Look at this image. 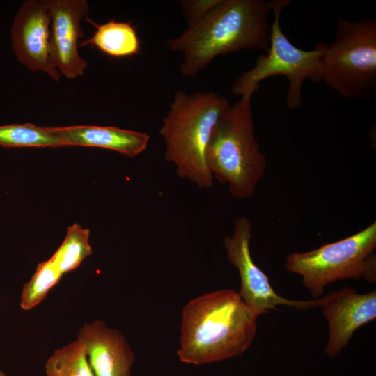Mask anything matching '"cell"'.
I'll use <instances>...</instances> for the list:
<instances>
[{
	"label": "cell",
	"instance_id": "8",
	"mask_svg": "<svg viewBox=\"0 0 376 376\" xmlns=\"http://www.w3.org/2000/svg\"><path fill=\"white\" fill-rule=\"evenodd\" d=\"M252 224L245 217L234 221L233 233L225 237L224 246L228 261L237 268L241 287L239 295L246 305L259 315L279 305L298 309L320 307L324 298L297 301L286 299L277 294L268 276L255 263L250 250Z\"/></svg>",
	"mask_w": 376,
	"mask_h": 376
},
{
	"label": "cell",
	"instance_id": "12",
	"mask_svg": "<svg viewBox=\"0 0 376 376\" xmlns=\"http://www.w3.org/2000/svg\"><path fill=\"white\" fill-rule=\"evenodd\" d=\"M77 339L85 347L95 376H130L134 355L119 331L96 320L85 323Z\"/></svg>",
	"mask_w": 376,
	"mask_h": 376
},
{
	"label": "cell",
	"instance_id": "1",
	"mask_svg": "<svg viewBox=\"0 0 376 376\" xmlns=\"http://www.w3.org/2000/svg\"><path fill=\"white\" fill-rule=\"evenodd\" d=\"M271 3L263 0H220L201 18L188 23L178 36L166 41L182 54V75L195 77L215 57L243 49L267 52Z\"/></svg>",
	"mask_w": 376,
	"mask_h": 376
},
{
	"label": "cell",
	"instance_id": "10",
	"mask_svg": "<svg viewBox=\"0 0 376 376\" xmlns=\"http://www.w3.org/2000/svg\"><path fill=\"white\" fill-rule=\"evenodd\" d=\"M52 22L51 56L54 65L64 77L83 75L88 65L78 52V40L83 37L81 20L86 15V0H46Z\"/></svg>",
	"mask_w": 376,
	"mask_h": 376
},
{
	"label": "cell",
	"instance_id": "20",
	"mask_svg": "<svg viewBox=\"0 0 376 376\" xmlns=\"http://www.w3.org/2000/svg\"><path fill=\"white\" fill-rule=\"evenodd\" d=\"M0 376H8V375L4 371L0 370Z\"/></svg>",
	"mask_w": 376,
	"mask_h": 376
},
{
	"label": "cell",
	"instance_id": "16",
	"mask_svg": "<svg viewBox=\"0 0 376 376\" xmlns=\"http://www.w3.org/2000/svg\"><path fill=\"white\" fill-rule=\"evenodd\" d=\"M46 376H95L77 339L54 351L45 364Z\"/></svg>",
	"mask_w": 376,
	"mask_h": 376
},
{
	"label": "cell",
	"instance_id": "3",
	"mask_svg": "<svg viewBox=\"0 0 376 376\" xmlns=\"http://www.w3.org/2000/svg\"><path fill=\"white\" fill-rule=\"evenodd\" d=\"M230 105L226 97L214 92L175 93L159 134L165 144L164 159L174 165L179 178L201 189L212 187L206 149L217 123Z\"/></svg>",
	"mask_w": 376,
	"mask_h": 376
},
{
	"label": "cell",
	"instance_id": "5",
	"mask_svg": "<svg viewBox=\"0 0 376 376\" xmlns=\"http://www.w3.org/2000/svg\"><path fill=\"white\" fill-rule=\"evenodd\" d=\"M321 81L345 99L376 97V20L338 18L322 61Z\"/></svg>",
	"mask_w": 376,
	"mask_h": 376
},
{
	"label": "cell",
	"instance_id": "15",
	"mask_svg": "<svg viewBox=\"0 0 376 376\" xmlns=\"http://www.w3.org/2000/svg\"><path fill=\"white\" fill-rule=\"evenodd\" d=\"M89 237V229L77 223L68 226L63 242L49 258L63 275L77 268L92 254Z\"/></svg>",
	"mask_w": 376,
	"mask_h": 376
},
{
	"label": "cell",
	"instance_id": "14",
	"mask_svg": "<svg viewBox=\"0 0 376 376\" xmlns=\"http://www.w3.org/2000/svg\"><path fill=\"white\" fill-rule=\"evenodd\" d=\"M86 19L96 30L91 37L81 41L79 47L90 45L114 58L128 57L139 53L140 40L130 22L111 19L97 24L88 17Z\"/></svg>",
	"mask_w": 376,
	"mask_h": 376
},
{
	"label": "cell",
	"instance_id": "17",
	"mask_svg": "<svg viewBox=\"0 0 376 376\" xmlns=\"http://www.w3.org/2000/svg\"><path fill=\"white\" fill-rule=\"evenodd\" d=\"M0 146L5 147H61L47 127L32 123L10 124L0 126Z\"/></svg>",
	"mask_w": 376,
	"mask_h": 376
},
{
	"label": "cell",
	"instance_id": "9",
	"mask_svg": "<svg viewBox=\"0 0 376 376\" xmlns=\"http://www.w3.org/2000/svg\"><path fill=\"white\" fill-rule=\"evenodd\" d=\"M51 22L46 0L24 1L10 29L12 47L18 61L29 70L43 71L58 81L61 74L51 56Z\"/></svg>",
	"mask_w": 376,
	"mask_h": 376
},
{
	"label": "cell",
	"instance_id": "11",
	"mask_svg": "<svg viewBox=\"0 0 376 376\" xmlns=\"http://www.w3.org/2000/svg\"><path fill=\"white\" fill-rule=\"evenodd\" d=\"M322 312L329 325L325 353L336 357L354 331L376 318V290L359 293L345 287L324 297Z\"/></svg>",
	"mask_w": 376,
	"mask_h": 376
},
{
	"label": "cell",
	"instance_id": "2",
	"mask_svg": "<svg viewBox=\"0 0 376 376\" xmlns=\"http://www.w3.org/2000/svg\"><path fill=\"white\" fill-rule=\"evenodd\" d=\"M258 316L232 289L214 291L191 300L182 313L177 351L180 360L201 365L242 354L255 338Z\"/></svg>",
	"mask_w": 376,
	"mask_h": 376
},
{
	"label": "cell",
	"instance_id": "7",
	"mask_svg": "<svg viewBox=\"0 0 376 376\" xmlns=\"http://www.w3.org/2000/svg\"><path fill=\"white\" fill-rule=\"evenodd\" d=\"M376 222L342 240L286 258L285 269L302 278L312 296L319 297L327 285L344 279L375 283Z\"/></svg>",
	"mask_w": 376,
	"mask_h": 376
},
{
	"label": "cell",
	"instance_id": "19",
	"mask_svg": "<svg viewBox=\"0 0 376 376\" xmlns=\"http://www.w3.org/2000/svg\"><path fill=\"white\" fill-rule=\"evenodd\" d=\"M220 0L180 1L183 15L188 23L194 22L207 14Z\"/></svg>",
	"mask_w": 376,
	"mask_h": 376
},
{
	"label": "cell",
	"instance_id": "4",
	"mask_svg": "<svg viewBox=\"0 0 376 376\" xmlns=\"http://www.w3.org/2000/svg\"><path fill=\"white\" fill-rule=\"evenodd\" d=\"M252 94H246L223 113L211 135L205 152L213 179L227 185L230 195L251 196L264 175L267 159L255 138Z\"/></svg>",
	"mask_w": 376,
	"mask_h": 376
},
{
	"label": "cell",
	"instance_id": "6",
	"mask_svg": "<svg viewBox=\"0 0 376 376\" xmlns=\"http://www.w3.org/2000/svg\"><path fill=\"white\" fill-rule=\"evenodd\" d=\"M274 20L270 25L269 46L265 54H260L253 67L244 72L231 86V92L240 97L253 94L260 83L266 78L283 75L288 81L285 102L290 109H297L304 104L302 86L308 79L321 81L322 61L327 44L318 43L311 50L295 46L283 32L281 16L288 0L270 1Z\"/></svg>",
	"mask_w": 376,
	"mask_h": 376
},
{
	"label": "cell",
	"instance_id": "13",
	"mask_svg": "<svg viewBox=\"0 0 376 376\" xmlns=\"http://www.w3.org/2000/svg\"><path fill=\"white\" fill-rule=\"evenodd\" d=\"M62 146L97 147L116 151L129 157L146 150L150 136L143 132L113 126L72 125L47 127Z\"/></svg>",
	"mask_w": 376,
	"mask_h": 376
},
{
	"label": "cell",
	"instance_id": "18",
	"mask_svg": "<svg viewBox=\"0 0 376 376\" xmlns=\"http://www.w3.org/2000/svg\"><path fill=\"white\" fill-rule=\"evenodd\" d=\"M62 276L49 259L40 263L31 278L23 286L20 308L29 311L40 304L49 290L60 281Z\"/></svg>",
	"mask_w": 376,
	"mask_h": 376
}]
</instances>
